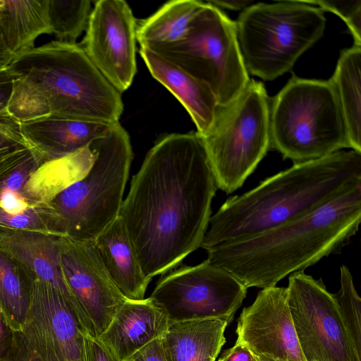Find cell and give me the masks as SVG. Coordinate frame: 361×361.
Segmentation results:
<instances>
[{"instance_id":"cell-26","label":"cell","mask_w":361,"mask_h":361,"mask_svg":"<svg viewBox=\"0 0 361 361\" xmlns=\"http://www.w3.org/2000/svg\"><path fill=\"white\" fill-rule=\"evenodd\" d=\"M204 3L197 0H173L137 23L136 38L140 47L173 43L182 38Z\"/></svg>"},{"instance_id":"cell-34","label":"cell","mask_w":361,"mask_h":361,"mask_svg":"<svg viewBox=\"0 0 361 361\" xmlns=\"http://www.w3.org/2000/svg\"><path fill=\"white\" fill-rule=\"evenodd\" d=\"M0 361H43L28 345L23 334L13 331L12 345Z\"/></svg>"},{"instance_id":"cell-20","label":"cell","mask_w":361,"mask_h":361,"mask_svg":"<svg viewBox=\"0 0 361 361\" xmlns=\"http://www.w3.org/2000/svg\"><path fill=\"white\" fill-rule=\"evenodd\" d=\"M139 53L151 75L182 104L203 135L211 127L219 106L212 91L203 83L149 49Z\"/></svg>"},{"instance_id":"cell-44","label":"cell","mask_w":361,"mask_h":361,"mask_svg":"<svg viewBox=\"0 0 361 361\" xmlns=\"http://www.w3.org/2000/svg\"><path fill=\"white\" fill-rule=\"evenodd\" d=\"M1 312V307H0V313Z\"/></svg>"},{"instance_id":"cell-11","label":"cell","mask_w":361,"mask_h":361,"mask_svg":"<svg viewBox=\"0 0 361 361\" xmlns=\"http://www.w3.org/2000/svg\"><path fill=\"white\" fill-rule=\"evenodd\" d=\"M288 304L306 361H361L334 297L322 279L289 275Z\"/></svg>"},{"instance_id":"cell-12","label":"cell","mask_w":361,"mask_h":361,"mask_svg":"<svg viewBox=\"0 0 361 361\" xmlns=\"http://www.w3.org/2000/svg\"><path fill=\"white\" fill-rule=\"evenodd\" d=\"M20 332L43 361H86L85 336H94L74 301L39 279L34 283L27 319Z\"/></svg>"},{"instance_id":"cell-35","label":"cell","mask_w":361,"mask_h":361,"mask_svg":"<svg viewBox=\"0 0 361 361\" xmlns=\"http://www.w3.org/2000/svg\"><path fill=\"white\" fill-rule=\"evenodd\" d=\"M86 361H121L97 336H85Z\"/></svg>"},{"instance_id":"cell-7","label":"cell","mask_w":361,"mask_h":361,"mask_svg":"<svg viewBox=\"0 0 361 361\" xmlns=\"http://www.w3.org/2000/svg\"><path fill=\"white\" fill-rule=\"evenodd\" d=\"M234 23L247 73L273 80L322 37L326 19L305 1H283L250 5Z\"/></svg>"},{"instance_id":"cell-24","label":"cell","mask_w":361,"mask_h":361,"mask_svg":"<svg viewBox=\"0 0 361 361\" xmlns=\"http://www.w3.org/2000/svg\"><path fill=\"white\" fill-rule=\"evenodd\" d=\"M361 46L341 51L336 69L329 80L336 93L345 121L350 149L361 152L360 140Z\"/></svg>"},{"instance_id":"cell-29","label":"cell","mask_w":361,"mask_h":361,"mask_svg":"<svg viewBox=\"0 0 361 361\" xmlns=\"http://www.w3.org/2000/svg\"><path fill=\"white\" fill-rule=\"evenodd\" d=\"M340 274L341 288L333 295L356 348L361 354V300L348 268L341 266Z\"/></svg>"},{"instance_id":"cell-39","label":"cell","mask_w":361,"mask_h":361,"mask_svg":"<svg viewBox=\"0 0 361 361\" xmlns=\"http://www.w3.org/2000/svg\"><path fill=\"white\" fill-rule=\"evenodd\" d=\"M13 340V331L9 327L0 313V358L3 357L9 350Z\"/></svg>"},{"instance_id":"cell-18","label":"cell","mask_w":361,"mask_h":361,"mask_svg":"<svg viewBox=\"0 0 361 361\" xmlns=\"http://www.w3.org/2000/svg\"><path fill=\"white\" fill-rule=\"evenodd\" d=\"M59 246L60 236L0 226V248L15 258L37 279L58 288L73 300L80 310L63 279L60 267Z\"/></svg>"},{"instance_id":"cell-23","label":"cell","mask_w":361,"mask_h":361,"mask_svg":"<svg viewBox=\"0 0 361 361\" xmlns=\"http://www.w3.org/2000/svg\"><path fill=\"white\" fill-rule=\"evenodd\" d=\"M0 27L16 56L34 48L39 35L52 34L49 0H0Z\"/></svg>"},{"instance_id":"cell-32","label":"cell","mask_w":361,"mask_h":361,"mask_svg":"<svg viewBox=\"0 0 361 361\" xmlns=\"http://www.w3.org/2000/svg\"><path fill=\"white\" fill-rule=\"evenodd\" d=\"M306 3L319 6L321 10L332 12L346 23L354 39V44L361 46V1L319 0L305 1Z\"/></svg>"},{"instance_id":"cell-3","label":"cell","mask_w":361,"mask_h":361,"mask_svg":"<svg viewBox=\"0 0 361 361\" xmlns=\"http://www.w3.org/2000/svg\"><path fill=\"white\" fill-rule=\"evenodd\" d=\"M361 180V152L340 150L294 164L253 189L229 197L211 216L201 247L239 241L266 232L315 209Z\"/></svg>"},{"instance_id":"cell-10","label":"cell","mask_w":361,"mask_h":361,"mask_svg":"<svg viewBox=\"0 0 361 361\" xmlns=\"http://www.w3.org/2000/svg\"><path fill=\"white\" fill-rule=\"evenodd\" d=\"M247 288L207 259L163 275L149 298L171 322L207 318L233 319Z\"/></svg>"},{"instance_id":"cell-17","label":"cell","mask_w":361,"mask_h":361,"mask_svg":"<svg viewBox=\"0 0 361 361\" xmlns=\"http://www.w3.org/2000/svg\"><path fill=\"white\" fill-rule=\"evenodd\" d=\"M169 324L166 314L149 297L126 300L97 338L121 361H126L149 342L161 336Z\"/></svg>"},{"instance_id":"cell-31","label":"cell","mask_w":361,"mask_h":361,"mask_svg":"<svg viewBox=\"0 0 361 361\" xmlns=\"http://www.w3.org/2000/svg\"><path fill=\"white\" fill-rule=\"evenodd\" d=\"M44 161V159L32 148L23 159L0 176V195L9 192L20 196L31 176Z\"/></svg>"},{"instance_id":"cell-42","label":"cell","mask_w":361,"mask_h":361,"mask_svg":"<svg viewBox=\"0 0 361 361\" xmlns=\"http://www.w3.org/2000/svg\"><path fill=\"white\" fill-rule=\"evenodd\" d=\"M258 359L259 361H269V360L263 358V357H258Z\"/></svg>"},{"instance_id":"cell-14","label":"cell","mask_w":361,"mask_h":361,"mask_svg":"<svg viewBox=\"0 0 361 361\" xmlns=\"http://www.w3.org/2000/svg\"><path fill=\"white\" fill-rule=\"evenodd\" d=\"M59 261L69 291L99 337L127 299L109 276L93 241L60 237Z\"/></svg>"},{"instance_id":"cell-36","label":"cell","mask_w":361,"mask_h":361,"mask_svg":"<svg viewBox=\"0 0 361 361\" xmlns=\"http://www.w3.org/2000/svg\"><path fill=\"white\" fill-rule=\"evenodd\" d=\"M126 361H169L161 336L149 342Z\"/></svg>"},{"instance_id":"cell-40","label":"cell","mask_w":361,"mask_h":361,"mask_svg":"<svg viewBox=\"0 0 361 361\" xmlns=\"http://www.w3.org/2000/svg\"><path fill=\"white\" fill-rule=\"evenodd\" d=\"M16 56L8 47L0 27V69L8 68Z\"/></svg>"},{"instance_id":"cell-13","label":"cell","mask_w":361,"mask_h":361,"mask_svg":"<svg viewBox=\"0 0 361 361\" xmlns=\"http://www.w3.org/2000/svg\"><path fill=\"white\" fill-rule=\"evenodd\" d=\"M137 21L123 0L94 2L81 43L87 56L120 93L131 85L137 72Z\"/></svg>"},{"instance_id":"cell-30","label":"cell","mask_w":361,"mask_h":361,"mask_svg":"<svg viewBox=\"0 0 361 361\" xmlns=\"http://www.w3.org/2000/svg\"><path fill=\"white\" fill-rule=\"evenodd\" d=\"M31 149L20 133V123L8 115H0V176L19 163Z\"/></svg>"},{"instance_id":"cell-2","label":"cell","mask_w":361,"mask_h":361,"mask_svg":"<svg viewBox=\"0 0 361 361\" xmlns=\"http://www.w3.org/2000/svg\"><path fill=\"white\" fill-rule=\"evenodd\" d=\"M361 221V180L352 183L307 214L239 241L207 249V260L247 288L275 286L338 253L357 232Z\"/></svg>"},{"instance_id":"cell-43","label":"cell","mask_w":361,"mask_h":361,"mask_svg":"<svg viewBox=\"0 0 361 361\" xmlns=\"http://www.w3.org/2000/svg\"><path fill=\"white\" fill-rule=\"evenodd\" d=\"M266 359V358H265ZM268 360V359H267ZM269 361H281V360H269Z\"/></svg>"},{"instance_id":"cell-27","label":"cell","mask_w":361,"mask_h":361,"mask_svg":"<svg viewBox=\"0 0 361 361\" xmlns=\"http://www.w3.org/2000/svg\"><path fill=\"white\" fill-rule=\"evenodd\" d=\"M92 10L89 0H49L52 34L58 41L75 43L86 30Z\"/></svg>"},{"instance_id":"cell-1","label":"cell","mask_w":361,"mask_h":361,"mask_svg":"<svg viewBox=\"0 0 361 361\" xmlns=\"http://www.w3.org/2000/svg\"><path fill=\"white\" fill-rule=\"evenodd\" d=\"M217 189L197 132L166 135L149 150L119 214L147 277L169 273L201 247Z\"/></svg>"},{"instance_id":"cell-21","label":"cell","mask_w":361,"mask_h":361,"mask_svg":"<svg viewBox=\"0 0 361 361\" xmlns=\"http://www.w3.org/2000/svg\"><path fill=\"white\" fill-rule=\"evenodd\" d=\"M228 318L169 322L161 336L169 361H215L226 342Z\"/></svg>"},{"instance_id":"cell-25","label":"cell","mask_w":361,"mask_h":361,"mask_svg":"<svg viewBox=\"0 0 361 361\" xmlns=\"http://www.w3.org/2000/svg\"><path fill=\"white\" fill-rule=\"evenodd\" d=\"M35 276L0 248V307L9 327L20 331L30 305Z\"/></svg>"},{"instance_id":"cell-6","label":"cell","mask_w":361,"mask_h":361,"mask_svg":"<svg viewBox=\"0 0 361 361\" xmlns=\"http://www.w3.org/2000/svg\"><path fill=\"white\" fill-rule=\"evenodd\" d=\"M270 149L294 164L350 148L329 80L293 76L269 102Z\"/></svg>"},{"instance_id":"cell-16","label":"cell","mask_w":361,"mask_h":361,"mask_svg":"<svg viewBox=\"0 0 361 361\" xmlns=\"http://www.w3.org/2000/svg\"><path fill=\"white\" fill-rule=\"evenodd\" d=\"M115 124L50 116L20 123V129L28 146L47 161L89 147Z\"/></svg>"},{"instance_id":"cell-19","label":"cell","mask_w":361,"mask_h":361,"mask_svg":"<svg viewBox=\"0 0 361 361\" xmlns=\"http://www.w3.org/2000/svg\"><path fill=\"white\" fill-rule=\"evenodd\" d=\"M111 280L127 300L144 299L151 279L144 274L128 233L118 216L94 240Z\"/></svg>"},{"instance_id":"cell-28","label":"cell","mask_w":361,"mask_h":361,"mask_svg":"<svg viewBox=\"0 0 361 361\" xmlns=\"http://www.w3.org/2000/svg\"><path fill=\"white\" fill-rule=\"evenodd\" d=\"M13 75V90L6 108L8 115L19 123L50 116L51 109L42 93L25 78Z\"/></svg>"},{"instance_id":"cell-5","label":"cell","mask_w":361,"mask_h":361,"mask_svg":"<svg viewBox=\"0 0 361 361\" xmlns=\"http://www.w3.org/2000/svg\"><path fill=\"white\" fill-rule=\"evenodd\" d=\"M91 147L94 161L87 173L42 207L49 233L93 241L120 214L133 154L120 123Z\"/></svg>"},{"instance_id":"cell-22","label":"cell","mask_w":361,"mask_h":361,"mask_svg":"<svg viewBox=\"0 0 361 361\" xmlns=\"http://www.w3.org/2000/svg\"><path fill=\"white\" fill-rule=\"evenodd\" d=\"M95 159L91 146L70 155L43 162L33 173L20 196L30 207L47 204L72 183L84 177Z\"/></svg>"},{"instance_id":"cell-9","label":"cell","mask_w":361,"mask_h":361,"mask_svg":"<svg viewBox=\"0 0 361 361\" xmlns=\"http://www.w3.org/2000/svg\"><path fill=\"white\" fill-rule=\"evenodd\" d=\"M147 49L205 85L219 106L234 100L250 80L240 54L235 23L208 2L196 13L178 41Z\"/></svg>"},{"instance_id":"cell-4","label":"cell","mask_w":361,"mask_h":361,"mask_svg":"<svg viewBox=\"0 0 361 361\" xmlns=\"http://www.w3.org/2000/svg\"><path fill=\"white\" fill-rule=\"evenodd\" d=\"M47 99L53 116L119 123L121 93L92 63L80 44L51 41L18 54L8 66Z\"/></svg>"},{"instance_id":"cell-41","label":"cell","mask_w":361,"mask_h":361,"mask_svg":"<svg viewBox=\"0 0 361 361\" xmlns=\"http://www.w3.org/2000/svg\"><path fill=\"white\" fill-rule=\"evenodd\" d=\"M208 3L215 6L216 7L226 8L233 11L244 10L252 2L251 0H237V1H208Z\"/></svg>"},{"instance_id":"cell-8","label":"cell","mask_w":361,"mask_h":361,"mask_svg":"<svg viewBox=\"0 0 361 361\" xmlns=\"http://www.w3.org/2000/svg\"><path fill=\"white\" fill-rule=\"evenodd\" d=\"M269 102L260 82L250 80L231 102L219 106L200 135L218 189H239L270 149Z\"/></svg>"},{"instance_id":"cell-33","label":"cell","mask_w":361,"mask_h":361,"mask_svg":"<svg viewBox=\"0 0 361 361\" xmlns=\"http://www.w3.org/2000/svg\"><path fill=\"white\" fill-rule=\"evenodd\" d=\"M0 226L49 233L39 205L30 207L20 214H11L0 208Z\"/></svg>"},{"instance_id":"cell-37","label":"cell","mask_w":361,"mask_h":361,"mask_svg":"<svg viewBox=\"0 0 361 361\" xmlns=\"http://www.w3.org/2000/svg\"><path fill=\"white\" fill-rule=\"evenodd\" d=\"M14 75L9 67L0 69V115H8L7 105L12 92Z\"/></svg>"},{"instance_id":"cell-38","label":"cell","mask_w":361,"mask_h":361,"mask_svg":"<svg viewBox=\"0 0 361 361\" xmlns=\"http://www.w3.org/2000/svg\"><path fill=\"white\" fill-rule=\"evenodd\" d=\"M218 361H259L245 345L235 342L234 346L225 352Z\"/></svg>"},{"instance_id":"cell-15","label":"cell","mask_w":361,"mask_h":361,"mask_svg":"<svg viewBox=\"0 0 361 361\" xmlns=\"http://www.w3.org/2000/svg\"><path fill=\"white\" fill-rule=\"evenodd\" d=\"M236 333V342L257 357L306 361L289 310L287 288H262L254 302L240 313Z\"/></svg>"}]
</instances>
